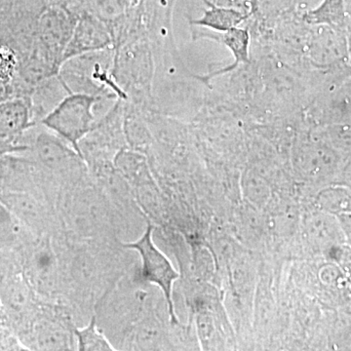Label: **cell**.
Masks as SVG:
<instances>
[{"label": "cell", "instance_id": "obj_1", "mask_svg": "<svg viewBox=\"0 0 351 351\" xmlns=\"http://www.w3.org/2000/svg\"><path fill=\"white\" fill-rule=\"evenodd\" d=\"M99 100L96 95L71 92L41 123L71 144L73 151L84 159L80 143L95 129L93 107Z\"/></svg>", "mask_w": 351, "mask_h": 351}, {"label": "cell", "instance_id": "obj_2", "mask_svg": "<svg viewBox=\"0 0 351 351\" xmlns=\"http://www.w3.org/2000/svg\"><path fill=\"white\" fill-rule=\"evenodd\" d=\"M123 247L138 252L142 260L141 280L145 283L154 284L160 289L167 304L171 323L174 325L179 324L173 301V288L180 276L169 258L154 244L152 239V226H147L140 239L134 242L123 243Z\"/></svg>", "mask_w": 351, "mask_h": 351}, {"label": "cell", "instance_id": "obj_3", "mask_svg": "<svg viewBox=\"0 0 351 351\" xmlns=\"http://www.w3.org/2000/svg\"><path fill=\"white\" fill-rule=\"evenodd\" d=\"M112 43L110 34L101 25L92 23H80L71 34L64 49L63 63L89 53L107 49Z\"/></svg>", "mask_w": 351, "mask_h": 351}, {"label": "cell", "instance_id": "obj_4", "mask_svg": "<svg viewBox=\"0 0 351 351\" xmlns=\"http://www.w3.org/2000/svg\"><path fill=\"white\" fill-rule=\"evenodd\" d=\"M32 126L29 104L23 99L0 103V140L14 143Z\"/></svg>", "mask_w": 351, "mask_h": 351}, {"label": "cell", "instance_id": "obj_5", "mask_svg": "<svg viewBox=\"0 0 351 351\" xmlns=\"http://www.w3.org/2000/svg\"><path fill=\"white\" fill-rule=\"evenodd\" d=\"M34 152L39 162L51 170L68 169L69 165L73 164L75 158L80 156L76 152H71L63 143L48 134H40L36 138Z\"/></svg>", "mask_w": 351, "mask_h": 351}, {"label": "cell", "instance_id": "obj_6", "mask_svg": "<svg viewBox=\"0 0 351 351\" xmlns=\"http://www.w3.org/2000/svg\"><path fill=\"white\" fill-rule=\"evenodd\" d=\"M219 41L226 46L232 52L234 62L225 69L204 77L205 80H209L214 76L223 75V73H230L233 69H237L240 63H248L249 61V46H250V34L247 29H239V27H233L230 31L223 32V36L219 38Z\"/></svg>", "mask_w": 351, "mask_h": 351}, {"label": "cell", "instance_id": "obj_7", "mask_svg": "<svg viewBox=\"0 0 351 351\" xmlns=\"http://www.w3.org/2000/svg\"><path fill=\"white\" fill-rule=\"evenodd\" d=\"M77 350H114V348L107 337L97 326L96 317L93 316L87 326L75 330Z\"/></svg>", "mask_w": 351, "mask_h": 351}, {"label": "cell", "instance_id": "obj_8", "mask_svg": "<svg viewBox=\"0 0 351 351\" xmlns=\"http://www.w3.org/2000/svg\"><path fill=\"white\" fill-rule=\"evenodd\" d=\"M321 209L330 214H351V191L343 188H331L321 191L317 197Z\"/></svg>", "mask_w": 351, "mask_h": 351}, {"label": "cell", "instance_id": "obj_9", "mask_svg": "<svg viewBox=\"0 0 351 351\" xmlns=\"http://www.w3.org/2000/svg\"><path fill=\"white\" fill-rule=\"evenodd\" d=\"M245 19V16L237 11L230 9L213 8L207 11L199 20H195L193 24L211 27L215 31L228 32L237 27Z\"/></svg>", "mask_w": 351, "mask_h": 351}, {"label": "cell", "instance_id": "obj_10", "mask_svg": "<svg viewBox=\"0 0 351 351\" xmlns=\"http://www.w3.org/2000/svg\"><path fill=\"white\" fill-rule=\"evenodd\" d=\"M16 69V58L12 51L0 47V82H11Z\"/></svg>", "mask_w": 351, "mask_h": 351}, {"label": "cell", "instance_id": "obj_11", "mask_svg": "<svg viewBox=\"0 0 351 351\" xmlns=\"http://www.w3.org/2000/svg\"><path fill=\"white\" fill-rule=\"evenodd\" d=\"M13 87L9 82H0V103L13 99Z\"/></svg>", "mask_w": 351, "mask_h": 351}, {"label": "cell", "instance_id": "obj_12", "mask_svg": "<svg viewBox=\"0 0 351 351\" xmlns=\"http://www.w3.org/2000/svg\"><path fill=\"white\" fill-rule=\"evenodd\" d=\"M339 219L343 225V230L348 239L350 240L351 243V214L350 215H341Z\"/></svg>", "mask_w": 351, "mask_h": 351}, {"label": "cell", "instance_id": "obj_13", "mask_svg": "<svg viewBox=\"0 0 351 351\" xmlns=\"http://www.w3.org/2000/svg\"><path fill=\"white\" fill-rule=\"evenodd\" d=\"M0 325L11 327L8 317H7L5 311H4L3 306H2L1 300H0Z\"/></svg>", "mask_w": 351, "mask_h": 351}]
</instances>
